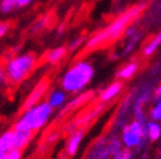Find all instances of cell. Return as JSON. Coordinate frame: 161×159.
Returning <instances> with one entry per match:
<instances>
[{"label": "cell", "mask_w": 161, "mask_h": 159, "mask_svg": "<svg viewBox=\"0 0 161 159\" xmlns=\"http://www.w3.org/2000/svg\"><path fill=\"white\" fill-rule=\"evenodd\" d=\"M145 9H146V3L143 2L137 3L129 9H127L124 13L118 15L113 22H110L105 28L92 34L86 41L85 50L91 51L116 41L119 37H122L124 34L125 29L141 17V14L145 12Z\"/></svg>", "instance_id": "1"}, {"label": "cell", "mask_w": 161, "mask_h": 159, "mask_svg": "<svg viewBox=\"0 0 161 159\" xmlns=\"http://www.w3.org/2000/svg\"><path fill=\"white\" fill-rule=\"evenodd\" d=\"M95 76V66L88 60L75 61L60 78V88L67 94H78L85 92Z\"/></svg>", "instance_id": "2"}, {"label": "cell", "mask_w": 161, "mask_h": 159, "mask_svg": "<svg viewBox=\"0 0 161 159\" xmlns=\"http://www.w3.org/2000/svg\"><path fill=\"white\" fill-rule=\"evenodd\" d=\"M53 115H54V110L45 101H41L30 108L23 110L22 115L15 121L13 130L31 131L35 134L36 131L41 130L49 124Z\"/></svg>", "instance_id": "3"}, {"label": "cell", "mask_w": 161, "mask_h": 159, "mask_svg": "<svg viewBox=\"0 0 161 159\" xmlns=\"http://www.w3.org/2000/svg\"><path fill=\"white\" fill-rule=\"evenodd\" d=\"M36 65H37V57L32 52L18 54L8 59L3 66L5 80L13 85L21 84L31 75Z\"/></svg>", "instance_id": "4"}, {"label": "cell", "mask_w": 161, "mask_h": 159, "mask_svg": "<svg viewBox=\"0 0 161 159\" xmlns=\"http://www.w3.org/2000/svg\"><path fill=\"white\" fill-rule=\"evenodd\" d=\"M123 36L125 38V42H124V46L122 49V56H128L138 46V44L141 42V39L143 38L145 33H143V29H141L137 24H133L132 23L125 29V32H124Z\"/></svg>", "instance_id": "5"}, {"label": "cell", "mask_w": 161, "mask_h": 159, "mask_svg": "<svg viewBox=\"0 0 161 159\" xmlns=\"http://www.w3.org/2000/svg\"><path fill=\"white\" fill-rule=\"evenodd\" d=\"M47 90H49V80H46V79H45V80H41L40 83H37L36 87H35V88L28 93V95L26 97L22 108H23V110L30 108V107L37 105L38 102L44 101V98H45Z\"/></svg>", "instance_id": "6"}, {"label": "cell", "mask_w": 161, "mask_h": 159, "mask_svg": "<svg viewBox=\"0 0 161 159\" xmlns=\"http://www.w3.org/2000/svg\"><path fill=\"white\" fill-rule=\"evenodd\" d=\"M45 102L53 108V110H62L65 103L68 102V94L62 88H53L49 89L46 93Z\"/></svg>", "instance_id": "7"}, {"label": "cell", "mask_w": 161, "mask_h": 159, "mask_svg": "<svg viewBox=\"0 0 161 159\" xmlns=\"http://www.w3.org/2000/svg\"><path fill=\"white\" fill-rule=\"evenodd\" d=\"M123 90H124V82L118 79V80L113 82L105 89L101 90V93H100V102L104 103V105L109 103L110 101H114L115 98H118L120 94H122Z\"/></svg>", "instance_id": "8"}, {"label": "cell", "mask_w": 161, "mask_h": 159, "mask_svg": "<svg viewBox=\"0 0 161 159\" xmlns=\"http://www.w3.org/2000/svg\"><path fill=\"white\" fill-rule=\"evenodd\" d=\"M145 137L139 136L137 134H134L133 131L128 130L127 127H124L123 132H122V137H120V141H122V145L125 148V149H134L137 146H139L141 144H142V140Z\"/></svg>", "instance_id": "9"}, {"label": "cell", "mask_w": 161, "mask_h": 159, "mask_svg": "<svg viewBox=\"0 0 161 159\" xmlns=\"http://www.w3.org/2000/svg\"><path fill=\"white\" fill-rule=\"evenodd\" d=\"M74 95H75V97L72 99V101H70V102H67L65 106L63 107V108H64V110H63L64 112H67V111H69V110H74V108H77V107H80L82 105L90 102L91 98L93 97V92H91V90L80 92V93L74 94Z\"/></svg>", "instance_id": "10"}, {"label": "cell", "mask_w": 161, "mask_h": 159, "mask_svg": "<svg viewBox=\"0 0 161 159\" xmlns=\"http://www.w3.org/2000/svg\"><path fill=\"white\" fill-rule=\"evenodd\" d=\"M32 137H33V132H31V131L13 130V144H14V149L22 150L25 146L28 145V143H31Z\"/></svg>", "instance_id": "11"}, {"label": "cell", "mask_w": 161, "mask_h": 159, "mask_svg": "<svg viewBox=\"0 0 161 159\" xmlns=\"http://www.w3.org/2000/svg\"><path fill=\"white\" fill-rule=\"evenodd\" d=\"M139 70V63L138 61H130V63H127L125 65H123L122 68L119 69L118 71V79L119 80H130V79L138 73Z\"/></svg>", "instance_id": "12"}, {"label": "cell", "mask_w": 161, "mask_h": 159, "mask_svg": "<svg viewBox=\"0 0 161 159\" xmlns=\"http://www.w3.org/2000/svg\"><path fill=\"white\" fill-rule=\"evenodd\" d=\"M68 54V49L64 47V46H59V47H55V49H51L47 54H46V57L45 60L49 65H56L59 64L63 59L67 56Z\"/></svg>", "instance_id": "13"}, {"label": "cell", "mask_w": 161, "mask_h": 159, "mask_svg": "<svg viewBox=\"0 0 161 159\" xmlns=\"http://www.w3.org/2000/svg\"><path fill=\"white\" fill-rule=\"evenodd\" d=\"M14 149L13 144V130H8L0 135V159H3L8 151Z\"/></svg>", "instance_id": "14"}, {"label": "cell", "mask_w": 161, "mask_h": 159, "mask_svg": "<svg viewBox=\"0 0 161 159\" xmlns=\"http://www.w3.org/2000/svg\"><path fill=\"white\" fill-rule=\"evenodd\" d=\"M82 139H83V131L82 130H78L69 136L68 143H67V151L69 155L73 156L77 154V151L80 146V143H82Z\"/></svg>", "instance_id": "15"}, {"label": "cell", "mask_w": 161, "mask_h": 159, "mask_svg": "<svg viewBox=\"0 0 161 159\" xmlns=\"http://www.w3.org/2000/svg\"><path fill=\"white\" fill-rule=\"evenodd\" d=\"M145 136L148 137V140L156 143L161 136V125L156 121H147L145 125Z\"/></svg>", "instance_id": "16"}, {"label": "cell", "mask_w": 161, "mask_h": 159, "mask_svg": "<svg viewBox=\"0 0 161 159\" xmlns=\"http://www.w3.org/2000/svg\"><path fill=\"white\" fill-rule=\"evenodd\" d=\"M160 44H161V34L157 32L148 42L145 44V46L142 47V55L145 57H151L156 54V51L158 50L160 47Z\"/></svg>", "instance_id": "17"}, {"label": "cell", "mask_w": 161, "mask_h": 159, "mask_svg": "<svg viewBox=\"0 0 161 159\" xmlns=\"http://www.w3.org/2000/svg\"><path fill=\"white\" fill-rule=\"evenodd\" d=\"M153 102L155 103L152 105V107L150 110L148 117H150L151 121L160 122L161 121V99H155Z\"/></svg>", "instance_id": "18"}, {"label": "cell", "mask_w": 161, "mask_h": 159, "mask_svg": "<svg viewBox=\"0 0 161 159\" xmlns=\"http://www.w3.org/2000/svg\"><path fill=\"white\" fill-rule=\"evenodd\" d=\"M17 8L15 0H0V14L8 15Z\"/></svg>", "instance_id": "19"}, {"label": "cell", "mask_w": 161, "mask_h": 159, "mask_svg": "<svg viewBox=\"0 0 161 159\" xmlns=\"http://www.w3.org/2000/svg\"><path fill=\"white\" fill-rule=\"evenodd\" d=\"M125 127H127L128 130L133 131L134 134H137V135H139V136L145 137V125H143V124H141L139 121L133 120V121H132V122H129Z\"/></svg>", "instance_id": "20"}, {"label": "cell", "mask_w": 161, "mask_h": 159, "mask_svg": "<svg viewBox=\"0 0 161 159\" xmlns=\"http://www.w3.org/2000/svg\"><path fill=\"white\" fill-rule=\"evenodd\" d=\"M85 41H86V38H85L83 36H79V37L74 38L73 41L69 44V47H67L68 51H75V50H79L80 47H82V45H83Z\"/></svg>", "instance_id": "21"}, {"label": "cell", "mask_w": 161, "mask_h": 159, "mask_svg": "<svg viewBox=\"0 0 161 159\" xmlns=\"http://www.w3.org/2000/svg\"><path fill=\"white\" fill-rule=\"evenodd\" d=\"M132 151L129 149H122L120 151H118L116 154L113 155V159H132Z\"/></svg>", "instance_id": "22"}, {"label": "cell", "mask_w": 161, "mask_h": 159, "mask_svg": "<svg viewBox=\"0 0 161 159\" xmlns=\"http://www.w3.org/2000/svg\"><path fill=\"white\" fill-rule=\"evenodd\" d=\"M3 159H22V150L19 149H12L5 154Z\"/></svg>", "instance_id": "23"}, {"label": "cell", "mask_w": 161, "mask_h": 159, "mask_svg": "<svg viewBox=\"0 0 161 159\" xmlns=\"http://www.w3.org/2000/svg\"><path fill=\"white\" fill-rule=\"evenodd\" d=\"M9 28H10L9 23H7V22H0V39L7 36V33L9 32Z\"/></svg>", "instance_id": "24"}, {"label": "cell", "mask_w": 161, "mask_h": 159, "mask_svg": "<svg viewBox=\"0 0 161 159\" xmlns=\"http://www.w3.org/2000/svg\"><path fill=\"white\" fill-rule=\"evenodd\" d=\"M32 2L33 0H15V4H17V8H26Z\"/></svg>", "instance_id": "25"}, {"label": "cell", "mask_w": 161, "mask_h": 159, "mask_svg": "<svg viewBox=\"0 0 161 159\" xmlns=\"http://www.w3.org/2000/svg\"><path fill=\"white\" fill-rule=\"evenodd\" d=\"M7 80H5V74H4V69L3 66H0V85L4 84Z\"/></svg>", "instance_id": "26"}]
</instances>
